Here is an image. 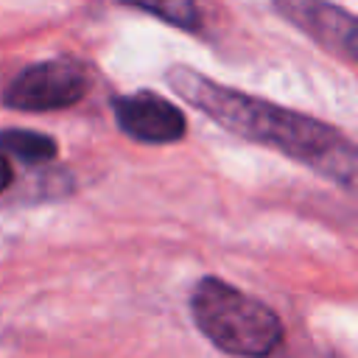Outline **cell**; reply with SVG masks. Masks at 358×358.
<instances>
[{
  "instance_id": "cell-5",
  "label": "cell",
  "mask_w": 358,
  "mask_h": 358,
  "mask_svg": "<svg viewBox=\"0 0 358 358\" xmlns=\"http://www.w3.org/2000/svg\"><path fill=\"white\" fill-rule=\"evenodd\" d=\"M117 126L140 143H176L185 134V115L179 106L157 92L120 95L112 103Z\"/></svg>"
},
{
  "instance_id": "cell-2",
  "label": "cell",
  "mask_w": 358,
  "mask_h": 358,
  "mask_svg": "<svg viewBox=\"0 0 358 358\" xmlns=\"http://www.w3.org/2000/svg\"><path fill=\"white\" fill-rule=\"evenodd\" d=\"M190 316L201 336L238 358H263L282 341V322L277 313L218 277L196 282L190 294Z\"/></svg>"
},
{
  "instance_id": "cell-8",
  "label": "cell",
  "mask_w": 358,
  "mask_h": 358,
  "mask_svg": "<svg viewBox=\"0 0 358 358\" xmlns=\"http://www.w3.org/2000/svg\"><path fill=\"white\" fill-rule=\"evenodd\" d=\"M11 179H14V173H11V162H8V159L0 154V193H3V190L11 185Z\"/></svg>"
},
{
  "instance_id": "cell-7",
  "label": "cell",
  "mask_w": 358,
  "mask_h": 358,
  "mask_svg": "<svg viewBox=\"0 0 358 358\" xmlns=\"http://www.w3.org/2000/svg\"><path fill=\"white\" fill-rule=\"evenodd\" d=\"M126 6H134V8H143L176 28H185V31H196L201 17H199V3L196 0H120Z\"/></svg>"
},
{
  "instance_id": "cell-1",
  "label": "cell",
  "mask_w": 358,
  "mask_h": 358,
  "mask_svg": "<svg viewBox=\"0 0 358 358\" xmlns=\"http://www.w3.org/2000/svg\"><path fill=\"white\" fill-rule=\"evenodd\" d=\"M168 84L176 95L201 109L227 131L282 151L285 157L344 187H355L358 151L355 143L338 129L271 101L238 92L232 87H221L213 78L182 64L168 70Z\"/></svg>"
},
{
  "instance_id": "cell-3",
  "label": "cell",
  "mask_w": 358,
  "mask_h": 358,
  "mask_svg": "<svg viewBox=\"0 0 358 358\" xmlns=\"http://www.w3.org/2000/svg\"><path fill=\"white\" fill-rule=\"evenodd\" d=\"M90 90L87 73L67 59L25 67L6 90V103L22 112H50L78 103Z\"/></svg>"
},
{
  "instance_id": "cell-4",
  "label": "cell",
  "mask_w": 358,
  "mask_h": 358,
  "mask_svg": "<svg viewBox=\"0 0 358 358\" xmlns=\"http://www.w3.org/2000/svg\"><path fill=\"white\" fill-rule=\"evenodd\" d=\"M277 11L305 31L324 50L355 62L358 56V25L355 17L327 0H274Z\"/></svg>"
},
{
  "instance_id": "cell-6",
  "label": "cell",
  "mask_w": 358,
  "mask_h": 358,
  "mask_svg": "<svg viewBox=\"0 0 358 358\" xmlns=\"http://www.w3.org/2000/svg\"><path fill=\"white\" fill-rule=\"evenodd\" d=\"M56 140L28 129H6L0 131V154H11L22 162H48L56 157Z\"/></svg>"
}]
</instances>
